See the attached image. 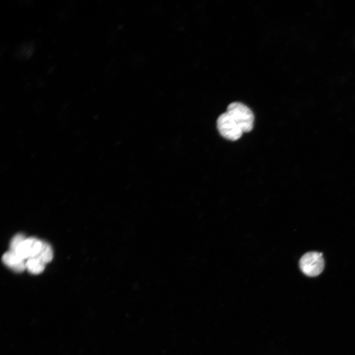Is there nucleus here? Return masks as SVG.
<instances>
[{
  "instance_id": "nucleus-1",
  "label": "nucleus",
  "mask_w": 355,
  "mask_h": 355,
  "mask_svg": "<svg viewBox=\"0 0 355 355\" xmlns=\"http://www.w3.org/2000/svg\"><path fill=\"white\" fill-rule=\"evenodd\" d=\"M226 112L243 132H248L252 130L254 115L247 106L240 102H233L227 106Z\"/></svg>"
},
{
  "instance_id": "nucleus-2",
  "label": "nucleus",
  "mask_w": 355,
  "mask_h": 355,
  "mask_svg": "<svg viewBox=\"0 0 355 355\" xmlns=\"http://www.w3.org/2000/svg\"><path fill=\"white\" fill-rule=\"evenodd\" d=\"M324 260L322 253L311 251L304 254L299 261L301 271L306 275L315 277L320 275L323 270Z\"/></svg>"
},
{
  "instance_id": "nucleus-3",
  "label": "nucleus",
  "mask_w": 355,
  "mask_h": 355,
  "mask_svg": "<svg viewBox=\"0 0 355 355\" xmlns=\"http://www.w3.org/2000/svg\"><path fill=\"white\" fill-rule=\"evenodd\" d=\"M217 127L220 134L230 141H236L242 135L243 132L227 112L221 114L217 119Z\"/></svg>"
},
{
  "instance_id": "nucleus-4",
  "label": "nucleus",
  "mask_w": 355,
  "mask_h": 355,
  "mask_svg": "<svg viewBox=\"0 0 355 355\" xmlns=\"http://www.w3.org/2000/svg\"><path fill=\"white\" fill-rule=\"evenodd\" d=\"M3 263L16 272H22L26 269V261L21 259L13 251L9 250L1 258Z\"/></svg>"
},
{
  "instance_id": "nucleus-5",
  "label": "nucleus",
  "mask_w": 355,
  "mask_h": 355,
  "mask_svg": "<svg viewBox=\"0 0 355 355\" xmlns=\"http://www.w3.org/2000/svg\"><path fill=\"white\" fill-rule=\"evenodd\" d=\"M45 264L36 257H31L26 261V269L31 274L37 275L44 270Z\"/></svg>"
},
{
  "instance_id": "nucleus-6",
  "label": "nucleus",
  "mask_w": 355,
  "mask_h": 355,
  "mask_svg": "<svg viewBox=\"0 0 355 355\" xmlns=\"http://www.w3.org/2000/svg\"><path fill=\"white\" fill-rule=\"evenodd\" d=\"M53 257V252L50 245L43 241L42 248L39 253L36 257L42 260L45 263L50 262Z\"/></svg>"
},
{
  "instance_id": "nucleus-7",
  "label": "nucleus",
  "mask_w": 355,
  "mask_h": 355,
  "mask_svg": "<svg viewBox=\"0 0 355 355\" xmlns=\"http://www.w3.org/2000/svg\"><path fill=\"white\" fill-rule=\"evenodd\" d=\"M25 236L21 233L15 235L11 239L9 248V250L15 251L17 248L26 239Z\"/></svg>"
}]
</instances>
